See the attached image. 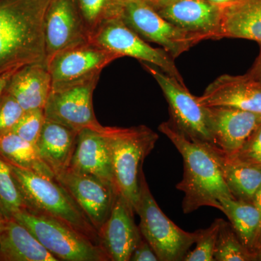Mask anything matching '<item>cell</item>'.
<instances>
[{
	"label": "cell",
	"instance_id": "cell-1",
	"mask_svg": "<svg viewBox=\"0 0 261 261\" xmlns=\"http://www.w3.org/2000/svg\"><path fill=\"white\" fill-rule=\"evenodd\" d=\"M51 0H0V76L47 63L44 18Z\"/></svg>",
	"mask_w": 261,
	"mask_h": 261
},
{
	"label": "cell",
	"instance_id": "cell-19",
	"mask_svg": "<svg viewBox=\"0 0 261 261\" xmlns=\"http://www.w3.org/2000/svg\"><path fill=\"white\" fill-rule=\"evenodd\" d=\"M5 90L25 111L44 109L51 91L47 63H34L17 70Z\"/></svg>",
	"mask_w": 261,
	"mask_h": 261
},
{
	"label": "cell",
	"instance_id": "cell-4",
	"mask_svg": "<svg viewBox=\"0 0 261 261\" xmlns=\"http://www.w3.org/2000/svg\"><path fill=\"white\" fill-rule=\"evenodd\" d=\"M8 164L23 195L27 210L63 221L99 244L97 230L56 178Z\"/></svg>",
	"mask_w": 261,
	"mask_h": 261
},
{
	"label": "cell",
	"instance_id": "cell-37",
	"mask_svg": "<svg viewBox=\"0 0 261 261\" xmlns=\"http://www.w3.org/2000/svg\"><path fill=\"white\" fill-rule=\"evenodd\" d=\"M207 1L210 2L212 4L221 7V8H225V7L233 4L238 0H207Z\"/></svg>",
	"mask_w": 261,
	"mask_h": 261
},
{
	"label": "cell",
	"instance_id": "cell-12",
	"mask_svg": "<svg viewBox=\"0 0 261 261\" xmlns=\"http://www.w3.org/2000/svg\"><path fill=\"white\" fill-rule=\"evenodd\" d=\"M56 179L69 192L98 232L112 210L118 192L115 185L70 167L57 173Z\"/></svg>",
	"mask_w": 261,
	"mask_h": 261
},
{
	"label": "cell",
	"instance_id": "cell-3",
	"mask_svg": "<svg viewBox=\"0 0 261 261\" xmlns=\"http://www.w3.org/2000/svg\"><path fill=\"white\" fill-rule=\"evenodd\" d=\"M117 191L136 214L140 195L142 166L152 152L159 136L145 125L121 128L105 126Z\"/></svg>",
	"mask_w": 261,
	"mask_h": 261
},
{
	"label": "cell",
	"instance_id": "cell-5",
	"mask_svg": "<svg viewBox=\"0 0 261 261\" xmlns=\"http://www.w3.org/2000/svg\"><path fill=\"white\" fill-rule=\"evenodd\" d=\"M12 219L28 228L59 260H110L99 244L51 216L23 210L15 214Z\"/></svg>",
	"mask_w": 261,
	"mask_h": 261
},
{
	"label": "cell",
	"instance_id": "cell-11",
	"mask_svg": "<svg viewBox=\"0 0 261 261\" xmlns=\"http://www.w3.org/2000/svg\"><path fill=\"white\" fill-rule=\"evenodd\" d=\"M98 80H94L60 90H51L44 106L46 119L80 132L104 128L94 115L93 92Z\"/></svg>",
	"mask_w": 261,
	"mask_h": 261
},
{
	"label": "cell",
	"instance_id": "cell-6",
	"mask_svg": "<svg viewBox=\"0 0 261 261\" xmlns=\"http://www.w3.org/2000/svg\"><path fill=\"white\" fill-rule=\"evenodd\" d=\"M136 214L140 217L139 225L142 237L153 249L160 261H182L192 245L198 232H188L178 227L160 208L149 190L142 173L140 195Z\"/></svg>",
	"mask_w": 261,
	"mask_h": 261
},
{
	"label": "cell",
	"instance_id": "cell-28",
	"mask_svg": "<svg viewBox=\"0 0 261 261\" xmlns=\"http://www.w3.org/2000/svg\"><path fill=\"white\" fill-rule=\"evenodd\" d=\"M23 210L27 205L11 168L0 158V213L8 220Z\"/></svg>",
	"mask_w": 261,
	"mask_h": 261
},
{
	"label": "cell",
	"instance_id": "cell-2",
	"mask_svg": "<svg viewBox=\"0 0 261 261\" xmlns=\"http://www.w3.org/2000/svg\"><path fill=\"white\" fill-rule=\"evenodd\" d=\"M159 130L169 139L183 159V178L176 189L185 195L184 214L193 213L204 206L221 211L220 200L233 197L210 152L202 143L187 138L169 121L163 122Z\"/></svg>",
	"mask_w": 261,
	"mask_h": 261
},
{
	"label": "cell",
	"instance_id": "cell-25",
	"mask_svg": "<svg viewBox=\"0 0 261 261\" xmlns=\"http://www.w3.org/2000/svg\"><path fill=\"white\" fill-rule=\"evenodd\" d=\"M0 158L13 166L56 178V174L39 155L36 145L13 132L0 138Z\"/></svg>",
	"mask_w": 261,
	"mask_h": 261
},
{
	"label": "cell",
	"instance_id": "cell-27",
	"mask_svg": "<svg viewBox=\"0 0 261 261\" xmlns=\"http://www.w3.org/2000/svg\"><path fill=\"white\" fill-rule=\"evenodd\" d=\"M84 23L91 35L103 23L120 18L122 0H75Z\"/></svg>",
	"mask_w": 261,
	"mask_h": 261
},
{
	"label": "cell",
	"instance_id": "cell-32",
	"mask_svg": "<svg viewBox=\"0 0 261 261\" xmlns=\"http://www.w3.org/2000/svg\"><path fill=\"white\" fill-rule=\"evenodd\" d=\"M231 157L261 167V123L242 148Z\"/></svg>",
	"mask_w": 261,
	"mask_h": 261
},
{
	"label": "cell",
	"instance_id": "cell-7",
	"mask_svg": "<svg viewBox=\"0 0 261 261\" xmlns=\"http://www.w3.org/2000/svg\"><path fill=\"white\" fill-rule=\"evenodd\" d=\"M145 69L158 82L168 105L171 123L186 136L199 143L214 146L207 108L199 103L185 84L158 67L142 62Z\"/></svg>",
	"mask_w": 261,
	"mask_h": 261
},
{
	"label": "cell",
	"instance_id": "cell-33",
	"mask_svg": "<svg viewBox=\"0 0 261 261\" xmlns=\"http://www.w3.org/2000/svg\"><path fill=\"white\" fill-rule=\"evenodd\" d=\"M129 261H160L148 242L142 237L140 243L134 250Z\"/></svg>",
	"mask_w": 261,
	"mask_h": 261
},
{
	"label": "cell",
	"instance_id": "cell-20",
	"mask_svg": "<svg viewBox=\"0 0 261 261\" xmlns=\"http://www.w3.org/2000/svg\"><path fill=\"white\" fill-rule=\"evenodd\" d=\"M202 144L217 163L233 198L252 202L261 185V167L228 156L216 146Z\"/></svg>",
	"mask_w": 261,
	"mask_h": 261
},
{
	"label": "cell",
	"instance_id": "cell-16",
	"mask_svg": "<svg viewBox=\"0 0 261 261\" xmlns=\"http://www.w3.org/2000/svg\"><path fill=\"white\" fill-rule=\"evenodd\" d=\"M199 103L205 107H229L261 114V80L246 73L225 74L207 86Z\"/></svg>",
	"mask_w": 261,
	"mask_h": 261
},
{
	"label": "cell",
	"instance_id": "cell-23",
	"mask_svg": "<svg viewBox=\"0 0 261 261\" xmlns=\"http://www.w3.org/2000/svg\"><path fill=\"white\" fill-rule=\"evenodd\" d=\"M221 37L261 44V0H238L223 8Z\"/></svg>",
	"mask_w": 261,
	"mask_h": 261
},
{
	"label": "cell",
	"instance_id": "cell-22",
	"mask_svg": "<svg viewBox=\"0 0 261 261\" xmlns=\"http://www.w3.org/2000/svg\"><path fill=\"white\" fill-rule=\"evenodd\" d=\"M78 132L46 119L37 142L39 155L55 174L69 167Z\"/></svg>",
	"mask_w": 261,
	"mask_h": 261
},
{
	"label": "cell",
	"instance_id": "cell-8",
	"mask_svg": "<svg viewBox=\"0 0 261 261\" xmlns=\"http://www.w3.org/2000/svg\"><path fill=\"white\" fill-rule=\"evenodd\" d=\"M120 18L142 39L159 44L174 59L202 42L170 23L142 0H122Z\"/></svg>",
	"mask_w": 261,
	"mask_h": 261
},
{
	"label": "cell",
	"instance_id": "cell-26",
	"mask_svg": "<svg viewBox=\"0 0 261 261\" xmlns=\"http://www.w3.org/2000/svg\"><path fill=\"white\" fill-rule=\"evenodd\" d=\"M214 260L257 261V253L247 248L238 238L230 222L222 219L216 240Z\"/></svg>",
	"mask_w": 261,
	"mask_h": 261
},
{
	"label": "cell",
	"instance_id": "cell-15",
	"mask_svg": "<svg viewBox=\"0 0 261 261\" xmlns=\"http://www.w3.org/2000/svg\"><path fill=\"white\" fill-rule=\"evenodd\" d=\"M135 214L123 196L117 192L109 217L98 231L99 244L110 260L129 261L142 240Z\"/></svg>",
	"mask_w": 261,
	"mask_h": 261
},
{
	"label": "cell",
	"instance_id": "cell-9",
	"mask_svg": "<svg viewBox=\"0 0 261 261\" xmlns=\"http://www.w3.org/2000/svg\"><path fill=\"white\" fill-rule=\"evenodd\" d=\"M89 42L113 51L121 58L132 57L153 65L176 79L181 84H185L175 64L174 58L163 48L151 47L120 18L103 23L91 35Z\"/></svg>",
	"mask_w": 261,
	"mask_h": 261
},
{
	"label": "cell",
	"instance_id": "cell-31",
	"mask_svg": "<svg viewBox=\"0 0 261 261\" xmlns=\"http://www.w3.org/2000/svg\"><path fill=\"white\" fill-rule=\"evenodd\" d=\"M24 112L16 99L5 90L0 99V138L13 132Z\"/></svg>",
	"mask_w": 261,
	"mask_h": 261
},
{
	"label": "cell",
	"instance_id": "cell-21",
	"mask_svg": "<svg viewBox=\"0 0 261 261\" xmlns=\"http://www.w3.org/2000/svg\"><path fill=\"white\" fill-rule=\"evenodd\" d=\"M0 260L58 261L30 231L14 219L6 220L0 233Z\"/></svg>",
	"mask_w": 261,
	"mask_h": 261
},
{
	"label": "cell",
	"instance_id": "cell-13",
	"mask_svg": "<svg viewBox=\"0 0 261 261\" xmlns=\"http://www.w3.org/2000/svg\"><path fill=\"white\" fill-rule=\"evenodd\" d=\"M46 61L60 51L89 42L75 0H51L44 18Z\"/></svg>",
	"mask_w": 261,
	"mask_h": 261
},
{
	"label": "cell",
	"instance_id": "cell-18",
	"mask_svg": "<svg viewBox=\"0 0 261 261\" xmlns=\"http://www.w3.org/2000/svg\"><path fill=\"white\" fill-rule=\"evenodd\" d=\"M102 130L86 128L79 132L69 167L115 185L111 155Z\"/></svg>",
	"mask_w": 261,
	"mask_h": 261
},
{
	"label": "cell",
	"instance_id": "cell-30",
	"mask_svg": "<svg viewBox=\"0 0 261 261\" xmlns=\"http://www.w3.org/2000/svg\"><path fill=\"white\" fill-rule=\"evenodd\" d=\"M45 121L44 109L25 111L12 132L36 145Z\"/></svg>",
	"mask_w": 261,
	"mask_h": 261
},
{
	"label": "cell",
	"instance_id": "cell-39",
	"mask_svg": "<svg viewBox=\"0 0 261 261\" xmlns=\"http://www.w3.org/2000/svg\"><path fill=\"white\" fill-rule=\"evenodd\" d=\"M6 220L5 219L4 216H3V214L0 213V233H2V231L4 229L5 223H6Z\"/></svg>",
	"mask_w": 261,
	"mask_h": 261
},
{
	"label": "cell",
	"instance_id": "cell-14",
	"mask_svg": "<svg viewBox=\"0 0 261 261\" xmlns=\"http://www.w3.org/2000/svg\"><path fill=\"white\" fill-rule=\"evenodd\" d=\"M154 10L170 23L202 41L221 39L223 8L207 0H165Z\"/></svg>",
	"mask_w": 261,
	"mask_h": 261
},
{
	"label": "cell",
	"instance_id": "cell-34",
	"mask_svg": "<svg viewBox=\"0 0 261 261\" xmlns=\"http://www.w3.org/2000/svg\"><path fill=\"white\" fill-rule=\"evenodd\" d=\"M260 53L255 60V63L252 65L250 70L247 72L249 75L255 77L257 80H261V44H260Z\"/></svg>",
	"mask_w": 261,
	"mask_h": 261
},
{
	"label": "cell",
	"instance_id": "cell-36",
	"mask_svg": "<svg viewBox=\"0 0 261 261\" xmlns=\"http://www.w3.org/2000/svg\"><path fill=\"white\" fill-rule=\"evenodd\" d=\"M252 203L257 207L261 212V185L257 189V192H255L253 199H252Z\"/></svg>",
	"mask_w": 261,
	"mask_h": 261
},
{
	"label": "cell",
	"instance_id": "cell-10",
	"mask_svg": "<svg viewBox=\"0 0 261 261\" xmlns=\"http://www.w3.org/2000/svg\"><path fill=\"white\" fill-rule=\"evenodd\" d=\"M120 58L91 42L60 51L47 63L51 90L99 80L103 68Z\"/></svg>",
	"mask_w": 261,
	"mask_h": 261
},
{
	"label": "cell",
	"instance_id": "cell-24",
	"mask_svg": "<svg viewBox=\"0 0 261 261\" xmlns=\"http://www.w3.org/2000/svg\"><path fill=\"white\" fill-rule=\"evenodd\" d=\"M221 210L247 248L257 253L261 248V212L252 202L222 198Z\"/></svg>",
	"mask_w": 261,
	"mask_h": 261
},
{
	"label": "cell",
	"instance_id": "cell-38",
	"mask_svg": "<svg viewBox=\"0 0 261 261\" xmlns=\"http://www.w3.org/2000/svg\"><path fill=\"white\" fill-rule=\"evenodd\" d=\"M142 1L145 2V3H147V5H149V6L152 7L154 9L160 4H161L163 2H164L165 0H142Z\"/></svg>",
	"mask_w": 261,
	"mask_h": 261
},
{
	"label": "cell",
	"instance_id": "cell-17",
	"mask_svg": "<svg viewBox=\"0 0 261 261\" xmlns=\"http://www.w3.org/2000/svg\"><path fill=\"white\" fill-rule=\"evenodd\" d=\"M207 108L214 146L227 155L236 154L261 123V114L223 106Z\"/></svg>",
	"mask_w": 261,
	"mask_h": 261
},
{
	"label": "cell",
	"instance_id": "cell-35",
	"mask_svg": "<svg viewBox=\"0 0 261 261\" xmlns=\"http://www.w3.org/2000/svg\"><path fill=\"white\" fill-rule=\"evenodd\" d=\"M15 73H7V74L0 76V99H1L3 94H4L5 89H6L8 83H9L12 75L14 74Z\"/></svg>",
	"mask_w": 261,
	"mask_h": 261
},
{
	"label": "cell",
	"instance_id": "cell-40",
	"mask_svg": "<svg viewBox=\"0 0 261 261\" xmlns=\"http://www.w3.org/2000/svg\"><path fill=\"white\" fill-rule=\"evenodd\" d=\"M257 261H261V248L257 252Z\"/></svg>",
	"mask_w": 261,
	"mask_h": 261
},
{
	"label": "cell",
	"instance_id": "cell-29",
	"mask_svg": "<svg viewBox=\"0 0 261 261\" xmlns=\"http://www.w3.org/2000/svg\"><path fill=\"white\" fill-rule=\"evenodd\" d=\"M222 219L215 220L208 228L197 230L195 248L187 253L185 261H215L216 240Z\"/></svg>",
	"mask_w": 261,
	"mask_h": 261
}]
</instances>
